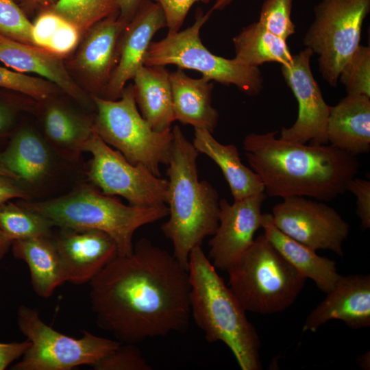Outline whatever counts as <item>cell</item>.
<instances>
[{
    "instance_id": "cell-2",
    "label": "cell",
    "mask_w": 370,
    "mask_h": 370,
    "mask_svg": "<svg viewBox=\"0 0 370 370\" xmlns=\"http://www.w3.org/2000/svg\"><path fill=\"white\" fill-rule=\"evenodd\" d=\"M278 133H250L243 140L245 156L267 196L325 201L347 191L360 167L356 156L330 144L288 141L278 138Z\"/></svg>"
},
{
    "instance_id": "cell-1",
    "label": "cell",
    "mask_w": 370,
    "mask_h": 370,
    "mask_svg": "<svg viewBox=\"0 0 370 370\" xmlns=\"http://www.w3.org/2000/svg\"><path fill=\"white\" fill-rule=\"evenodd\" d=\"M97 325L118 341L136 344L184 331L190 308L188 271L173 254L142 238L90 282Z\"/></svg>"
},
{
    "instance_id": "cell-41",
    "label": "cell",
    "mask_w": 370,
    "mask_h": 370,
    "mask_svg": "<svg viewBox=\"0 0 370 370\" xmlns=\"http://www.w3.org/2000/svg\"><path fill=\"white\" fill-rule=\"evenodd\" d=\"M16 181L0 175V205L13 198L28 199L27 193Z\"/></svg>"
},
{
    "instance_id": "cell-3",
    "label": "cell",
    "mask_w": 370,
    "mask_h": 370,
    "mask_svg": "<svg viewBox=\"0 0 370 370\" xmlns=\"http://www.w3.org/2000/svg\"><path fill=\"white\" fill-rule=\"evenodd\" d=\"M171 130L172 147L166 165L169 218L161 230L173 245V255L188 271L191 250L216 232L220 198L210 183L199 180L198 151L178 125Z\"/></svg>"
},
{
    "instance_id": "cell-32",
    "label": "cell",
    "mask_w": 370,
    "mask_h": 370,
    "mask_svg": "<svg viewBox=\"0 0 370 370\" xmlns=\"http://www.w3.org/2000/svg\"><path fill=\"white\" fill-rule=\"evenodd\" d=\"M293 0H264L258 22L273 34L286 40L295 33L291 18Z\"/></svg>"
},
{
    "instance_id": "cell-45",
    "label": "cell",
    "mask_w": 370,
    "mask_h": 370,
    "mask_svg": "<svg viewBox=\"0 0 370 370\" xmlns=\"http://www.w3.org/2000/svg\"><path fill=\"white\" fill-rule=\"evenodd\" d=\"M12 241L0 230V260L2 259L9 250Z\"/></svg>"
},
{
    "instance_id": "cell-44",
    "label": "cell",
    "mask_w": 370,
    "mask_h": 370,
    "mask_svg": "<svg viewBox=\"0 0 370 370\" xmlns=\"http://www.w3.org/2000/svg\"><path fill=\"white\" fill-rule=\"evenodd\" d=\"M57 0H15L25 12L50 8Z\"/></svg>"
},
{
    "instance_id": "cell-29",
    "label": "cell",
    "mask_w": 370,
    "mask_h": 370,
    "mask_svg": "<svg viewBox=\"0 0 370 370\" xmlns=\"http://www.w3.org/2000/svg\"><path fill=\"white\" fill-rule=\"evenodd\" d=\"M52 227L43 216L20 204L0 205V230L12 241L49 236Z\"/></svg>"
},
{
    "instance_id": "cell-36",
    "label": "cell",
    "mask_w": 370,
    "mask_h": 370,
    "mask_svg": "<svg viewBox=\"0 0 370 370\" xmlns=\"http://www.w3.org/2000/svg\"><path fill=\"white\" fill-rule=\"evenodd\" d=\"M62 20V17L49 9L41 11L32 23L34 45L47 50L51 39Z\"/></svg>"
},
{
    "instance_id": "cell-26",
    "label": "cell",
    "mask_w": 370,
    "mask_h": 370,
    "mask_svg": "<svg viewBox=\"0 0 370 370\" xmlns=\"http://www.w3.org/2000/svg\"><path fill=\"white\" fill-rule=\"evenodd\" d=\"M193 145L199 153L208 156L220 168L234 201L264 193L260 177L242 162L234 145L221 144L213 137L212 133L198 128H195Z\"/></svg>"
},
{
    "instance_id": "cell-24",
    "label": "cell",
    "mask_w": 370,
    "mask_h": 370,
    "mask_svg": "<svg viewBox=\"0 0 370 370\" xmlns=\"http://www.w3.org/2000/svg\"><path fill=\"white\" fill-rule=\"evenodd\" d=\"M11 246L14 256L27 263L32 286L38 296L48 298L58 286L66 282L65 269L52 234L14 240Z\"/></svg>"
},
{
    "instance_id": "cell-46",
    "label": "cell",
    "mask_w": 370,
    "mask_h": 370,
    "mask_svg": "<svg viewBox=\"0 0 370 370\" xmlns=\"http://www.w3.org/2000/svg\"><path fill=\"white\" fill-rule=\"evenodd\" d=\"M357 362L360 367L362 369L369 370L370 369V352H365L357 358Z\"/></svg>"
},
{
    "instance_id": "cell-7",
    "label": "cell",
    "mask_w": 370,
    "mask_h": 370,
    "mask_svg": "<svg viewBox=\"0 0 370 370\" xmlns=\"http://www.w3.org/2000/svg\"><path fill=\"white\" fill-rule=\"evenodd\" d=\"M97 113L93 119L95 133L115 147L130 163L142 165L158 177L160 165L169 161L172 130L156 132L138 111L134 85L125 87L118 100L92 97Z\"/></svg>"
},
{
    "instance_id": "cell-39",
    "label": "cell",
    "mask_w": 370,
    "mask_h": 370,
    "mask_svg": "<svg viewBox=\"0 0 370 370\" xmlns=\"http://www.w3.org/2000/svg\"><path fill=\"white\" fill-rule=\"evenodd\" d=\"M347 190L356 198V214L362 230L370 227V181L355 177L348 184Z\"/></svg>"
},
{
    "instance_id": "cell-16",
    "label": "cell",
    "mask_w": 370,
    "mask_h": 370,
    "mask_svg": "<svg viewBox=\"0 0 370 370\" xmlns=\"http://www.w3.org/2000/svg\"><path fill=\"white\" fill-rule=\"evenodd\" d=\"M66 282L77 285L90 282L117 256V247L107 233L93 229L60 228L53 235Z\"/></svg>"
},
{
    "instance_id": "cell-22",
    "label": "cell",
    "mask_w": 370,
    "mask_h": 370,
    "mask_svg": "<svg viewBox=\"0 0 370 370\" xmlns=\"http://www.w3.org/2000/svg\"><path fill=\"white\" fill-rule=\"evenodd\" d=\"M169 79L175 120L213 133L219 121L212 106L213 83L204 77L192 78L180 69L170 72Z\"/></svg>"
},
{
    "instance_id": "cell-30",
    "label": "cell",
    "mask_w": 370,
    "mask_h": 370,
    "mask_svg": "<svg viewBox=\"0 0 370 370\" xmlns=\"http://www.w3.org/2000/svg\"><path fill=\"white\" fill-rule=\"evenodd\" d=\"M84 34L99 21L117 12L116 0H57L49 8Z\"/></svg>"
},
{
    "instance_id": "cell-13",
    "label": "cell",
    "mask_w": 370,
    "mask_h": 370,
    "mask_svg": "<svg viewBox=\"0 0 370 370\" xmlns=\"http://www.w3.org/2000/svg\"><path fill=\"white\" fill-rule=\"evenodd\" d=\"M313 52L308 48L293 55L292 59L281 65L284 82L293 93L298 113L290 127H282L280 138L288 141L314 145L328 144L327 123L330 106L325 101L319 84L310 69Z\"/></svg>"
},
{
    "instance_id": "cell-20",
    "label": "cell",
    "mask_w": 370,
    "mask_h": 370,
    "mask_svg": "<svg viewBox=\"0 0 370 370\" xmlns=\"http://www.w3.org/2000/svg\"><path fill=\"white\" fill-rule=\"evenodd\" d=\"M328 144L354 156L370 150V97L347 95L330 106Z\"/></svg>"
},
{
    "instance_id": "cell-8",
    "label": "cell",
    "mask_w": 370,
    "mask_h": 370,
    "mask_svg": "<svg viewBox=\"0 0 370 370\" xmlns=\"http://www.w3.org/2000/svg\"><path fill=\"white\" fill-rule=\"evenodd\" d=\"M212 11L204 14L198 8L192 26L151 42L144 65H176L180 69L197 71L202 77L223 85H234L249 96L259 95L264 88V79L258 67L243 64L234 58L216 56L202 43L199 32Z\"/></svg>"
},
{
    "instance_id": "cell-42",
    "label": "cell",
    "mask_w": 370,
    "mask_h": 370,
    "mask_svg": "<svg viewBox=\"0 0 370 370\" xmlns=\"http://www.w3.org/2000/svg\"><path fill=\"white\" fill-rule=\"evenodd\" d=\"M15 117V108L10 104L0 101V137L12 128Z\"/></svg>"
},
{
    "instance_id": "cell-23",
    "label": "cell",
    "mask_w": 370,
    "mask_h": 370,
    "mask_svg": "<svg viewBox=\"0 0 370 370\" xmlns=\"http://www.w3.org/2000/svg\"><path fill=\"white\" fill-rule=\"evenodd\" d=\"M48 143L30 128H23L0 152V165L30 185L45 181L53 170V160Z\"/></svg>"
},
{
    "instance_id": "cell-5",
    "label": "cell",
    "mask_w": 370,
    "mask_h": 370,
    "mask_svg": "<svg viewBox=\"0 0 370 370\" xmlns=\"http://www.w3.org/2000/svg\"><path fill=\"white\" fill-rule=\"evenodd\" d=\"M20 205L46 218L53 227L103 231L114 241L117 256L133 251V236L140 227L168 216L167 206L138 208L126 206L88 185L77 187L60 197Z\"/></svg>"
},
{
    "instance_id": "cell-35",
    "label": "cell",
    "mask_w": 370,
    "mask_h": 370,
    "mask_svg": "<svg viewBox=\"0 0 370 370\" xmlns=\"http://www.w3.org/2000/svg\"><path fill=\"white\" fill-rule=\"evenodd\" d=\"M96 370H151L153 367L133 343H123L95 363Z\"/></svg>"
},
{
    "instance_id": "cell-25",
    "label": "cell",
    "mask_w": 370,
    "mask_h": 370,
    "mask_svg": "<svg viewBox=\"0 0 370 370\" xmlns=\"http://www.w3.org/2000/svg\"><path fill=\"white\" fill-rule=\"evenodd\" d=\"M169 73L165 66H143L133 78L135 100L143 118L156 132L175 121Z\"/></svg>"
},
{
    "instance_id": "cell-9",
    "label": "cell",
    "mask_w": 370,
    "mask_h": 370,
    "mask_svg": "<svg viewBox=\"0 0 370 370\" xmlns=\"http://www.w3.org/2000/svg\"><path fill=\"white\" fill-rule=\"evenodd\" d=\"M20 331L30 342L22 359L13 370H71L95 363L115 350L121 342L82 330L75 338L60 333L45 323L36 308L21 305L17 310Z\"/></svg>"
},
{
    "instance_id": "cell-28",
    "label": "cell",
    "mask_w": 370,
    "mask_h": 370,
    "mask_svg": "<svg viewBox=\"0 0 370 370\" xmlns=\"http://www.w3.org/2000/svg\"><path fill=\"white\" fill-rule=\"evenodd\" d=\"M232 42L237 62L258 67L268 62L280 65L292 59L286 40L273 34L258 21L244 27Z\"/></svg>"
},
{
    "instance_id": "cell-48",
    "label": "cell",
    "mask_w": 370,
    "mask_h": 370,
    "mask_svg": "<svg viewBox=\"0 0 370 370\" xmlns=\"http://www.w3.org/2000/svg\"><path fill=\"white\" fill-rule=\"evenodd\" d=\"M0 175L10 177V178H12L18 181V178L16 175H14V173H12L8 169H5L4 167L1 166V165H0Z\"/></svg>"
},
{
    "instance_id": "cell-40",
    "label": "cell",
    "mask_w": 370,
    "mask_h": 370,
    "mask_svg": "<svg viewBox=\"0 0 370 370\" xmlns=\"http://www.w3.org/2000/svg\"><path fill=\"white\" fill-rule=\"evenodd\" d=\"M29 341L23 342L0 343V370L23 356L30 346Z\"/></svg>"
},
{
    "instance_id": "cell-12",
    "label": "cell",
    "mask_w": 370,
    "mask_h": 370,
    "mask_svg": "<svg viewBox=\"0 0 370 370\" xmlns=\"http://www.w3.org/2000/svg\"><path fill=\"white\" fill-rule=\"evenodd\" d=\"M273 221L282 232L314 249L343 255L349 225L333 208L305 197H289L272 208Z\"/></svg>"
},
{
    "instance_id": "cell-21",
    "label": "cell",
    "mask_w": 370,
    "mask_h": 370,
    "mask_svg": "<svg viewBox=\"0 0 370 370\" xmlns=\"http://www.w3.org/2000/svg\"><path fill=\"white\" fill-rule=\"evenodd\" d=\"M261 228L274 248L300 275L314 281L325 293L334 287L341 276L335 261L319 256L314 249L282 232L274 224L271 213L262 214Z\"/></svg>"
},
{
    "instance_id": "cell-33",
    "label": "cell",
    "mask_w": 370,
    "mask_h": 370,
    "mask_svg": "<svg viewBox=\"0 0 370 370\" xmlns=\"http://www.w3.org/2000/svg\"><path fill=\"white\" fill-rule=\"evenodd\" d=\"M32 27L33 24L15 0H0V34L34 45L32 37Z\"/></svg>"
},
{
    "instance_id": "cell-11",
    "label": "cell",
    "mask_w": 370,
    "mask_h": 370,
    "mask_svg": "<svg viewBox=\"0 0 370 370\" xmlns=\"http://www.w3.org/2000/svg\"><path fill=\"white\" fill-rule=\"evenodd\" d=\"M83 151L92 154L87 176L103 194L124 197L130 206L156 208L166 206L169 181L142 165L130 163L113 150L94 131Z\"/></svg>"
},
{
    "instance_id": "cell-6",
    "label": "cell",
    "mask_w": 370,
    "mask_h": 370,
    "mask_svg": "<svg viewBox=\"0 0 370 370\" xmlns=\"http://www.w3.org/2000/svg\"><path fill=\"white\" fill-rule=\"evenodd\" d=\"M228 286L246 311L281 312L302 291L306 278L274 248L264 234L227 271Z\"/></svg>"
},
{
    "instance_id": "cell-47",
    "label": "cell",
    "mask_w": 370,
    "mask_h": 370,
    "mask_svg": "<svg viewBox=\"0 0 370 370\" xmlns=\"http://www.w3.org/2000/svg\"><path fill=\"white\" fill-rule=\"evenodd\" d=\"M234 0H215L214 5L210 9L212 12L222 10L229 5Z\"/></svg>"
},
{
    "instance_id": "cell-15",
    "label": "cell",
    "mask_w": 370,
    "mask_h": 370,
    "mask_svg": "<svg viewBox=\"0 0 370 370\" xmlns=\"http://www.w3.org/2000/svg\"><path fill=\"white\" fill-rule=\"evenodd\" d=\"M165 27L161 6L151 0H144L120 36L117 64L103 98L116 100L121 97L126 83L144 66L152 38Z\"/></svg>"
},
{
    "instance_id": "cell-17",
    "label": "cell",
    "mask_w": 370,
    "mask_h": 370,
    "mask_svg": "<svg viewBox=\"0 0 370 370\" xmlns=\"http://www.w3.org/2000/svg\"><path fill=\"white\" fill-rule=\"evenodd\" d=\"M325 298L308 315L302 332H316L332 319L341 320L349 328L370 325V275H341Z\"/></svg>"
},
{
    "instance_id": "cell-31",
    "label": "cell",
    "mask_w": 370,
    "mask_h": 370,
    "mask_svg": "<svg viewBox=\"0 0 370 370\" xmlns=\"http://www.w3.org/2000/svg\"><path fill=\"white\" fill-rule=\"evenodd\" d=\"M338 82L345 88L347 95L370 97V47L359 45L342 68Z\"/></svg>"
},
{
    "instance_id": "cell-14",
    "label": "cell",
    "mask_w": 370,
    "mask_h": 370,
    "mask_svg": "<svg viewBox=\"0 0 370 370\" xmlns=\"http://www.w3.org/2000/svg\"><path fill=\"white\" fill-rule=\"evenodd\" d=\"M266 198L261 193L233 204L220 199L219 225L209 241L208 258L216 269L227 271L251 246Z\"/></svg>"
},
{
    "instance_id": "cell-10",
    "label": "cell",
    "mask_w": 370,
    "mask_h": 370,
    "mask_svg": "<svg viewBox=\"0 0 370 370\" xmlns=\"http://www.w3.org/2000/svg\"><path fill=\"white\" fill-rule=\"evenodd\" d=\"M313 12L303 43L318 56L322 78L336 87L342 68L360 45L370 0H321Z\"/></svg>"
},
{
    "instance_id": "cell-27",
    "label": "cell",
    "mask_w": 370,
    "mask_h": 370,
    "mask_svg": "<svg viewBox=\"0 0 370 370\" xmlns=\"http://www.w3.org/2000/svg\"><path fill=\"white\" fill-rule=\"evenodd\" d=\"M43 127L46 141L51 148L72 162L79 160L86 142L94 132L93 120L84 118L58 103L46 108Z\"/></svg>"
},
{
    "instance_id": "cell-38",
    "label": "cell",
    "mask_w": 370,
    "mask_h": 370,
    "mask_svg": "<svg viewBox=\"0 0 370 370\" xmlns=\"http://www.w3.org/2000/svg\"><path fill=\"white\" fill-rule=\"evenodd\" d=\"M81 36L74 25L62 18L51 39L47 51L60 57L69 54L77 47Z\"/></svg>"
},
{
    "instance_id": "cell-43",
    "label": "cell",
    "mask_w": 370,
    "mask_h": 370,
    "mask_svg": "<svg viewBox=\"0 0 370 370\" xmlns=\"http://www.w3.org/2000/svg\"><path fill=\"white\" fill-rule=\"evenodd\" d=\"M119 9V17L128 24L134 16L139 5L144 0H116Z\"/></svg>"
},
{
    "instance_id": "cell-19",
    "label": "cell",
    "mask_w": 370,
    "mask_h": 370,
    "mask_svg": "<svg viewBox=\"0 0 370 370\" xmlns=\"http://www.w3.org/2000/svg\"><path fill=\"white\" fill-rule=\"evenodd\" d=\"M0 62L20 73L38 74L82 103L87 97L69 75L61 57L38 47L0 34Z\"/></svg>"
},
{
    "instance_id": "cell-37",
    "label": "cell",
    "mask_w": 370,
    "mask_h": 370,
    "mask_svg": "<svg viewBox=\"0 0 370 370\" xmlns=\"http://www.w3.org/2000/svg\"><path fill=\"white\" fill-rule=\"evenodd\" d=\"M158 3L165 15L169 34L180 31L185 18L196 2L209 3L210 0H153Z\"/></svg>"
},
{
    "instance_id": "cell-34",
    "label": "cell",
    "mask_w": 370,
    "mask_h": 370,
    "mask_svg": "<svg viewBox=\"0 0 370 370\" xmlns=\"http://www.w3.org/2000/svg\"><path fill=\"white\" fill-rule=\"evenodd\" d=\"M0 87L17 91L38 101H47L55 93L52 82L0 66Z\"/></svg>"
},
{
    "instance_id": "cell-4",
    "label": "cell",
    "mask_w": 370,
    "mask_h": 370,
    "mask_svg": "<svg viewBox=\"0 0 370 370\" xmlns=\"http://www.w3.org/2000/svg\"><path fill=\"white\" fill-rule=\"evenodd\" d=\"M188 273L190 317L206 340L223 343L242 370L262 369L256 329L201 246L190 253Z\"/></svg>"
},
{
    "instance_id": "cell-18",
    "label": "cell",
    "mask_w": 370,
    "mask_h": 370,
    "mask_svg": "<svg viewBox=\"0 0 370 370\" xmlns=\"http://www.w3.org/2000/svg\"><path fill=\"white\" fill-rule=\"evenodd\" d=\"M128 24L113 14L93 25L76 53L73 64L103 98L117 64L120 36Z\"/></svg>"
}]
</instances>
